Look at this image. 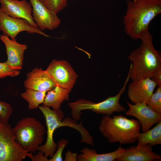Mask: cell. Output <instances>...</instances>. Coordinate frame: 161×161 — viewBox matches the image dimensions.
Masks as SVG:
<instances>
[{
	"label": "cell",
	"mask_w": 161,
	"mask_h": 161,
	"mask_svg": "<svg viewBox=\"0 0 161 161\" xmlns=\"http://www.w3.org/2000/svg\"><path fill=\"white\" fill-rule=\"evenodd\" d=\"M141 125L139 121L122 115H104L99 126L100 132L110 143L132 144L138 140Z\"/></svg>",
	"instance_id": "3957f363"
},
{
	"label": "cell",
	"mask_w": 161,
	"mask_h": 161,
	"mask_svg": "<svg viewBox=\"0 0 161 161\" xmlns=\"http://www.w3.org/2000/svg\"><path fill=\"white\" fill-rule=\"evenodd\" d=\"M130 79L128 73L124 84L118 93L114 96L109 97L105 100L97 103L84 99H80L68 103L71 109V115L75 121L80 120L81 111L91 110L97 114L110 116L116 112H120L126 110L125 107L119 103L122 95L125 92Z\"/></svg>",
	"instance_id": "8992f818"
},
{
	"label": "cell",
	"mask_w": 161,
	"mask_h": 161,
	"mask_svg": "<svg viewBox=\"0 0 161 161\" xmlns=\"http://www.w3.org/2000/svg\"><path fill=\"white\" fill-rule=\"evenodd\" d=\"M125 149L120 146L113 152L105 154H98L95 150L85 148L81 150V153L78 155L79 161H113L120 156Z\"/></svg>",
	"instance_id": "e0dca14e"
},
{
	"label": "cell",
	"mask_w": 161,
	"mask_h": 161,
	"mask_svg": "<svg viewBox=\"0 0 161 161\" xmlns=\"http://www.w3.org/2000/svg\"><path fill=\"white\" fill-rule=\"evenodd\" d=\"M140 39V46L128 56L131 62L128 73L132 80L150 78L161 69V53L154 47L150 32L144 33Z\"/></svg>",
	"instance_id": "7a4b0ae2"
},
{
	"label": "cell",
	"mask_w": 161,
	"mask_h": 161,
	"mask_svg": "<svg viewBox=\"0 0 161 161\" xmlns=\"http://www.w3.org/2000/svg\"><path fill=\"white\" fill-rule=\"evenodd\" d=\"M152 129L139 133L137 145L148 144L151 146L161 144V121Z\"/></svg>",
	"instance_id": "d6986e66"
},
{
	"label": "cell",
	"mask_w": 161,
	"mask_h": 161,
	"mask_svg": "<svg viewBox=\"0 0 161 161\" xmlns=\"http://www.w3.org/2000/svg\"><path fill=\"white\" fill-rule=\"evenodd\" d=\"M147 106L156 112L161 114V86L153 93L147 104Z\"/></svg>",
	"instance_id": "7402d4cb"
},
{
	"label": "cell",
	"mask_w": 161,
	"mask_h": 161,
	"mask_svg": "<svg viewBox=\"0 0 161 161\" xmlns=\"http://www.w3.org/2000/svg\"><path fill=\"white\" fill-rule=\"evenodd\" d=\"M20 72L19 70L12 69L6 61L0 62V79L7 76L15 77L18 75Z\"/></svg>",
	"instance_id": "cb8c5ba5"
},
{
	"label": "cell",
	"mask_w": 161,
	"mask_h": 161,
	"mask_svg": "<svg viewBox=\"0 0 161 161\" xmlns=\"http://www.w3.org/2000/svg\"><path fill=\"white\" fill-rule=\"evenodd\" d=\"M49 10L57 14L67 6L68 0H39Z\"/></svg>",
	"instance_id": "44dd1931"
},
{
	"label": "cell",
	"mask_w": 161,
	"mask_h": 161,
	"mask_svg": "<svg viewBox=\"0 0 161 161\" xmlns=\"http://www.w3.org/2000/svg\"><path fill=\"white\" fill-rule=\"evenodd\" d=\"M71 90L56 86L48 92L43 103V106L51 107L53 110L60 109L64 101L69 100V93Z\"/></svg>",
	"instance_id": "ac0fdd59"
},
{
	"label": "cell",
	"mask_w": 161,
	"mask_h": 161,
	"mask_svg": "<svg viewBox=\"0 0 161 161\" xmlns=\"http://www.w3.org/2000/svg\"><path fill=\"white\" fill-rule=\"evenodd\" d=\"M150 78L158 86H161V69L154 73Z\"/></svg>",
	"instance_id": "484cf974"
},
{
	"label": "cell",
	"mask_w": 161,
	"mask_h": 161,
	"mask_svg": "<svg viewBox=\"0 0 161 161\" xmlns=\"http://www.w3.org/2000/svg\"><path fill=\"white\" fill-rule=\"evenodd\" d=\"M56 86L45 70L36 67L28 73L24 82L26 89L49 91Z\"/></svg>",
	"instance_id": "2e32d148"
},
{
	"label": "cell",
	"mask_w": 161,
	"mask_h": 161,
	"mask_svg": "<svg viewBox=\"0 0 161 161\" xmlns=\"http://www.w3.org/2000/svg\"><path fill=\"white\" fill-rule=\"evenodd\" d=\"M32 155L17 143L8 123L0 120V161H22L26 157L31 159Z\"/></svg>",
	"instance_id": "52a82bcc"
},
{
	"label": "cell",
	"mask_w": 161,
	"mask_h": 161,
	"mask_svg": "<svg viewBox=\"0 0 161 161\" xmlns=\"http://www.w3.org/2000/svg\"><path fill=\"white\" fill-rule=\"evenodd\" d=\"M68 141L64 139L60 140L58 143V149L49 161H62V154L63 151L68 144Z\"/></svg>",
	"instance_id": "d4e9b609"
},
{
	"label": "cell",
	"mask_w": 161,
	"mask_h": 161,
	"mask_svg": "<svg viewBox=\"0 0 161 161\" xmlns=\"http://www.w3.org/2000/svg\"><path fill=\"white\" fill-rule=\"evenodd\" d=\"M150 78L132 80L128 89V96L134 104L145 103L147 104L157 86Z\"/></svg>",
	"instance_id": "4fadbf2b"
},
{
	"label": "cell",
	"mask_w": 161,
	"mask_h": 161,
	"mask_svg": "<svg viewBox=\"0 0 161 161\" xmlns=\"http://www.w3.org/2000/svg\"><path fill=\"white\" fill-rule=\"evenodd\" d=\"M46 92L30 89H26L25 92L21 94V96L28 103V109H37L39 105L44 101Z\"/></svg>",
	"instance_id": "ffe728a7"
},
{
	"label": "cell",
	"mask_w": 161,
	"mask_h": 161,
	"mask_svg": "<svg viewBox=\"0 0 161 161\" xmlns=\"http://www.w3.org/2000/svg\"><path fill=\"white\" fill-rule=\"evenodd\" d=\"M1 11L14 18L27 21L32 26L38 27L32 17L31 4L26 0H0Z\"/></svg>",
	"instance_id": "7c38bea8"
},
{
	"label": "cell",
	"mask_w": 161,
	"mask_h": 161,
	"mask_svg": "<svg viewBox=\"0 0 161 161\" xmlns=\"http://www.w3.org/2000/svg\"><path fill=\"white\" fill-rule=\"evenodd\" d=\"M32 7V16L38 27L41 30H52L57 28L61 20L57 13L47 9L39 0H29Z\"/></svg>",
	"instance_id": "30bf717a"
},
{
	"label": "cell",
	"mask_w": 161,
	"mask_h": 161,
	"mask_svg": "<svg viewBox=\"0 0 161 161\" xmlns=\"http://www.w3.org/2000/svg\"><path fill=\"white\" fill-rule=\"evenodd\" d=\"M123 17L124 30L133 40L140 39L148 31L151 21L161 13V0H127Z\"/></svg>",
	"instance_id": "6da1fadb"
},
{
	"label": "cell",
	"mask_w": 161,
	"mask_h": 161,
	"mask_svg": "<svg viewBox=\"0 0 161 161\" xmlns=\"http://www.w3.org/2000/svg\"><path fill=\"white\" fill-rule=\"evenodd\" d=\"M0 39L6 48L7 59L6 61L13 69L19 70L22 69L24 53L27 46L18 43L16 39H12L9 37L1 35Z\"/></svg>",
	"instance_id": "5bb4252c"
},
{
	"label": "cell",
	"mask_w": 161,
	"mask_h": 161,
	"mask_svg": "<svg viewBox=\"0 0 161 161\" xmlns=\"http://www.w3.org/2000/svg\"><path fill=\"white\" fill-rule=\"evenodd\" d=\"M36 154L32 155L31 159L32 161H49L47 157H46L42 152L38 151Z\"/></svg>",
	"instance_id": "4316f807"
},
{
	"label": "cell",
	"mask_w": 161,
	"mask_h": 161,
	"mask_svg": "<svg viewBox=\"0 0 161 161\" xmlns=\"http://www.w3.org/2000/svg\"><path fill=\"white\" fill-rule=\"evenodd\" d=\"M1 31V28H0V31Z\"/></svg>",
	"instance_id": "f1b7e54d"
},
{
	"label": "cell",
	"mask_w": 161,
	"mask_h": 161,
	"mask_svg": "<svg viewBox=\"0 0 161 161\" xmlns=\"http://www.w3.org/2000/svg\"><path fill=\"white\" fill-rule=\"evenodd\" d=\"M16 140L21 148L28 153L38 151L44 140L45 127L36 118L24 117L12 128Z\"/></svg>",
	"instance_id": "5b68a950"
},
{
	"label": "cell",
	"mask_w": 161,
	"mask_h": 161,
	"mask_svg": "<svg viewBox=\"0 0 161 161\" xmlns=\"http://www.w3.org/2000/svg\"></svg>",
	"instance_id": "f546056e"
},
{
	"label": "cell",
	"mask_w": 161,
	"mask_h": 161,
	"mask_svg": "<svg viewBox=\"0 0 161 161\" xmlns=\"http://www.w3.org/2000/svg\"><path fill=\"white\" fill-rule=\"evenodd\" d=\"M78 156L77 153H72L69 150L65 154V157L64 161H76L77 160Z\"/></svg>",
	"instance_id": "83f0119b"
},
{
	"label": "cell",
	"mask_w": 161,
	"mask_h": 161,
	"mask_svg": "<svg viewBox=\"0 0 161 161\" xmlns=\"http://www.w3.org/2000/svg\"><path fill=\"white\" fill-rule=\"evenodd\" d=\"M45 71L56 86L72 90L76 82L78 75L66 61L53 59Z\"/></svg>",
	"instance_id": "ba28073f"
},
{
	"label": "cell",
	"mask_w": 161,
	"mask_h": 161,
	"mask_svg": "<svg viewBox=\"0 0 161 161\" xmlns=\"http://www.w3.org/2000/svg\"><path fill=\"white\" fill-rule=\"evenodd\" d=\"M129 109L126 115L133 116L140 122L143 132L149 130L153 125L161 121V114L151 109L145 102L132 104L126 101Z\"/></svg>",
	"instance_id": "8fae6325"
},
{
	"label": "cell",
	"mask_w": 161,
	"mask_h": 161,
	"mask_svg": "<svg viewBox=\"0 0 161 161\" xmlns=\"http://www.w3.org/2000/svg\"><path fill=\"white\" fill-rule=\"evenodd\" d=\"M152 146L144 144L131 146L125 149L123 154L115 161H160L161 157L152 151Z\"/></svg>",
	"instance_id": "9a60e30c"
},
{
	"label": "cell",
	"mask_w": 161,
	"mask_h": 161,
	"mask_svg": "<svg viewBox=\"0 0 161 161\" xmlns=\"http://www.w3.org/2000/svg\"><path fill=\"white\" fill-rule=\"evenodd\" d=\"M0 27L3 34L10 37L12 39H15L18 34L23 31L50 37L38 27L32 26L26 20L12 17L2 12L0 9Z\"/></svg>",
	"instance_id": "9c48e42d"
},
{
	"label": "cell",
	"mask_w": 161,
	"mask_h": 161,
	"mask_svg": "<svg viewBox=\"0 0 161 161\" xmlns=\"http://www.w3.org/2000/svg\"><path fill=\"white\" fill-rule=\"evenodd\" d=\"M13 112L12 106L9 103L0 101V120L8 123L10 117Z\"/></svg>",
	"instance_id": "603a6c76"
},
{
	"label": "cell",
	"mask_w": 161,
	"mask_h": 161,
	"mask_svg": "<svg viewBox=\"0 0 161 161\" xmlns=\"http://www.w3.org/2000/svg\"><path fill=\"white\" fill-rule=\"evenodd\" d=\"M45 119L47 126V138L45 143L40 145L38 151L43 153L45 156L51 158L56 151L58 145L53 139V134L58 128L67 126L78 131L82 139L87 138L89 135L88 131L82 125L81 123L78 124L74 119L67 117L62 120L64 114L62 110H51L49 107L41 106L38 107Z\"/></svg>",
	"instance_id": "277c9868"
}]
</instances>
